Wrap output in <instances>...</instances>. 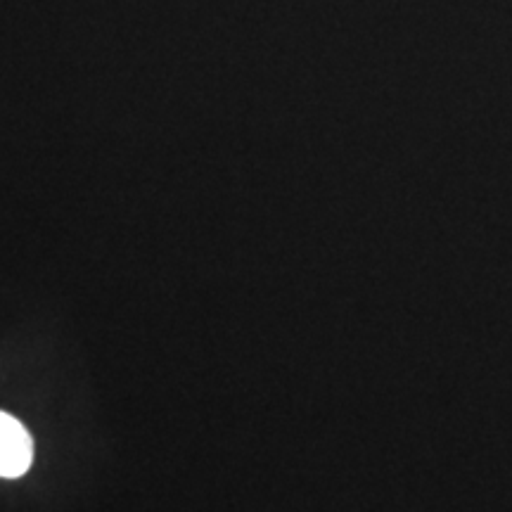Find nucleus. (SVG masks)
Masks as SVG:
<instances>
[{"label": "nucleus", "instance_id": "f257e3e1", "mask_svg": "<svg viewBox=\"0 0 512 512\" xmlns=\"http://www.w3.org/2000/svg\"><path fill=\"white\" fill-rule=\"evenodd\" d=\"M34 458V444L22 422L0 413V477H22Z\"/></svg>", "mask_w": 512, "mask_h": 512}]
</instances>
